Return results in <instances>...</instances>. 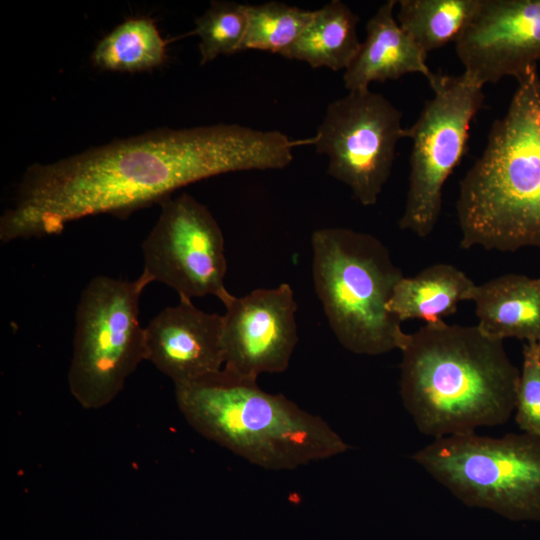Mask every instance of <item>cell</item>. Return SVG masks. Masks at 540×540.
<instances>
[{
    "label": "cell",
    "instance_id": "6da1fadb",
    "mask_svg": "<svg viewBox=\"0 0 540 540\" xmlns=\"http://www.w3.org/2000/svg\"><path fill=\"white\" fill-rule=\"evenodd\" d=\"M292 140L277 130L239 124L160 128L114 140L23 173L0 218V240L60 234L97 214L124 217L161 203L191 183L219 174L288 166Z\"/></svg>",
    "mask_w": 540,
    "mask_h": 540
},
{
    "label": "cell",
    "instance_id": "7a4b0ae2",
    "mask_svg": "<svg viewBox=\"0 0 540 540\" xmlns=\"http://www.w3.org/2000/svg\"><path fill=\"white\" fill-rule=\"evenodd\" d=\"M399 393L420 433L434 439L505 424L520 372L503 340L477 325L429 323L400 348Z\"/></svg>",
    "mask_w": 540,
    "mask_h": 540
},
{
    "label": "cell",
    "instance_id": "3957f363",
    "mask_svg": "<svg viewBox=\"0 0 540 540\" xmlns=\"http://www.w3.org/2000/svg\"><path fill=\"white\" fill-rule=\"evenodd\" d=\"M506 113L459 185L460 246L514 252L540 247V76L517 80Z\"/></svg>",
    "mask_w": 540,
    "mask_h": 540
},
{
    "label": "cell",
    "instance_id": "277c9868",
    "mask_svg": "<svg viewBox=\"0 0 540 540\" xmlns=\"http://www.w3.org/2000/svg\"><path fill=\"white\" fill-rule=\"evenodd\" d=\"M175 387L199 432L264 469L292 470L350 449L321 417L262 390L257 380L222 369Z\"/></svg>",
    "mask_w": 540,
    "mask_h": 540
},
{
    "label": "cell",
    "instance_id": "5b68a950",
    "mask_svg": "<svg viewBox=\"0 0 540 540\" xmlns=\"http://www.w3.org/2000/svg\"><path fill=\"white\" fill-rule=\"evenodd\" d=\"M311 246L316 295L339 343L359 355L400 350L407 333L387 303L403 274L386 246L344 227L316 229Z\"/></svg>",
    "mask_w": 540,
    "mask_h": 540
},
{
    "label": "cell",
    "instance_id": "8992f818",
    "mask_svg": "<svg viewBox=\"0 0 540 540\" xmlns=\"http://www.w3.org/2000/svg\"><path fill=\"white\" fill-rule=\"evenodd\" d=\"M413 460L470 507L511 520H540V438L474 433L434 439Z\"/></svg>",
    "mask_w": 540,
    "mask_h": 540
},
{
    "label": "cell",
    "instance_id": "52a82bcc",
    "mask_svg": "<svg viewBox=\"0 0 540 540\" xmlns=\"http://www.w3.org/2000/svg\"><path fill=\"white\" fill-rule=\"evenodd\" d=\"M152 281L96 276L82 291L75 314L69 385L86 406L108 402L145 359V327L139 303Z\"/></svg>",
    "mask_w": 540,
    "mask_h": 540
},
{
    "label": "cell",
    "instance_id": "ba28073f",
    "mask_svg": "<svg viewBox=\"0 0 540 540\" xmlns=\"http://www.w3.org/2000/svg\"><path fill=\"white\" fill-rule=\"evenodd\" d=\"M433 91L415 123L407 128L412 140L405 206L398 226L418 237L430 235L442 208L445 182L467 150L473 118L484 102L483 86L466 73H435Z\"/></svg>",
    "mask_w": 540,
    "mask_h": 540
},
{
    "label": "cell",
    "instance_id": "9c48e42d",
    "mask_svg": "<svg viewBox=\"0 0 540 540\" xmlns=\"http://www.w3.org/2000/svg\"><path fill=\"white\" fill-rule=\"evenodd\" d=\"M406 137L401 111L368 88L328 104L312 145L328 158L327 173L360 204L371 206L390 177L398 142Z\"/></svg>",
    "mask_w": 540,
    "mask_h": 540
},
{
    "label": "cell",
    "instance_id": "30bf717a",
    "mask_svg": "<svg viewBox=\"0 0 540 540\" xmlns=\"http://www.w3.org/2000/svg\"><path fill=\"white\" fill-rule=\"evenodd\" d=\"M156 224L142 242L143 273L174 289L179 298L212 295L221 302L227 260L222 230L209 209L183 193L160 203Z\"/></svg>",
    "mask_w": 540,
    "mask_h": 540
},
{
    "label": "cell",
    "instance_id": "8fae6325",
    "mask_svg": "<svg viewBox=\"0 0 540 540\" xmlns=\"http://www.w3.org/2000/svg\"><path fill=\"white\" fill-rule=\"evenodd\" d=\"M223 349L226 371L257 380L287 369L298 342L297 303L288 283L255 289L224 300Z\"/></svg>",
    "mask_w": 540,
    "mask_h": 540
},
{
    "label": "cell",
    "instance_id": "7c38bea8",
    "mask_svg": "<svg viewBox=\"0 0 540 540\" xmlns=\"http://www.w3.org/2000/svg\"><path fill=\"white\" fill-rule=\"evenodd\" d=\"M455 49L481 86L517 80L540 60V0H480Z\"/></svg>",
    "mask_w": 540,
    "mask_h": 540
},
{
    "label": "cell",
    "instance_id": "4fadbf2b",
    "mask_svg": "<svg viewBox=\"0 0 540 540\" xmlns=\"http://www.w3.org/2000/svg\"><path fill=\"white\" fill-rule=\"evenodd\" d=\"M145 327V359L175 385L196 381L224 367L223 315L197 308L179 298Z\"/></svg>",
    "mask_w": 540,
    "mask_h": 540
},
{
    "label": "cell",
    "instance_id": "5bb4252c",
    "mask_svg": "<svg viewBox=\"0 0 540 540\" xmlns=\"http://www.w3.org/2000/svg\"><path fill=\"white\" fill-rule=\"evenodd\" d=\"M396 0L382 4L366 24V37L343 74L348 91L368 89L372 82L396 80L409 73L422 74L430 82L434 74L427 54L396 20Z\"/></svg>",
    "mask_w": 540,
    "mask_h": 540
},
{
    "label": "cell",
    "instance_id": "9a60e30c",
    "mask_svg": "<svg viewBox=\"0 0 540 540\" xmlns=\"http://www.w3.org/2000/svg\"><path fill=\"white\" fill-rule=\"evenodd\" d=\"M477 326L488 336L540 342V278L505 274L477 285Z\"/></svg>",
    "mask_w": 540,
    "mask_h": 540
},
{
    "label": "cell",
    "instance_id": "2e32d148",
    "mask_svg": "<svg viewBox=\"0 0 540 540\" xmlns=\"http://www.w3.org/2000/svg\"><path fill=\"white\" fill-rule=\"evenodd\" d=\"M477 288L457 267L438 263L413 277L403 276L395 285L387 310L401 322L420 319L426 324L443 321L458 304L472 301Z\"/></svg>",
    "mask_w": 540,
    "mask_h": 540
},
{
    "label": "cell",
    "instance_id": "e0dca14e",
    "mask_svg": "<svg viewBox=\"0 0 540 540\" xmlns=\"http://www.w3.org/2000/svg\"><path fill=\"white\" fill-rule=\"evenodd\" d=\"M359 18L348 5L333 0L315 10L298 39L280 55L312 68L346 70L359 51Z\"/></svg>",
    "mask_w": 540,
    "mask_h": 540
},
{
    "label": "cell",
    "instance_id": "ac0fdd59",
    "mask_svg": "<svg viewBox=\"0 0 540 540\" xmlns=\"http://www.w3.org/2000/svg\"><path fill=\"white\" fill-rule=\"evenodd\" d=\"M91 60L97 68L108 71L152 70L166 61V41L152 19L130 18L98 42Z\"/></svg>",
    "mask_w": 540,
    "mask_h": 540
},
{
    "label": "cell",
    "instance_id": "d6986e66",
    "mask_svg": "<svg viewBox=\"0 0 540 540\" xmlns=\"http://www.w3.org/2000/svg\"><path fill=\"white\" fill-rule=\"evenodd\" d=\"M480 0H400L396 20L426 53L454 42L475 14Z\"/></svg>",
    "mask_w": 540,
    "mask_h": 540
},
{
    "label": "cell",
    "instance_id": "ffe728a7",
    "mask_svg": "<svg viewBox=\"0 0 540 540\" xmlns=\"http://www.w3.org/2000/svg\"><path fill=\"white\" fill-rule=\"evenodd\" d=\"M314 12L278 1L247 5V28L240 51L281 54L298 39Z\"/></svg>",
    "mask_w": 540,
    "mask_h": 540
},
{
    "label": "cell",
    "instance_id": "44dd1931",
    "mask_svg": "<svg viewBox=\"0 0 540 540\" xmlns=\"http://www.w3.org/2000/svg\"><path fill=\"white\" fill-rule=\"evenodd\" d=\"M247 28V5L233 1H212L195 19L201 65L221 55L240 52Z\"/></svg>",
    "mask_w": 540,
    "mask_h": 540
},
{
    "label": "cell",
    "instance_id": "7402d4cb",
    "mask_svg": "<svg viewBox=\"0 0 540 540\" xmlns=\"http://www.w3.org/2000/svg\"><path fill=\"white\" fill-rule=\"evenodd\" d=\"M515 421L523 433L540 438V355L537 343H526L515 404Z\"/></svg>",
    "mask_w": 540,
    "mask_h": 540
},
{
    "label": "cell",
    "instance_id": "603a6c76",
    "mask_svg": "<svg viewBox=\"0 0 540 540\" xmlns=\"http://www.w3.org/2000/svg\"><path fill=\"white\" fill-rule=\"evenodd\" d=\"M538 344V348H539V355H540V342L537 343Z\"/></svg>",
    "mask_w": 540,
    "mask_h": 540
}]
</instances>
